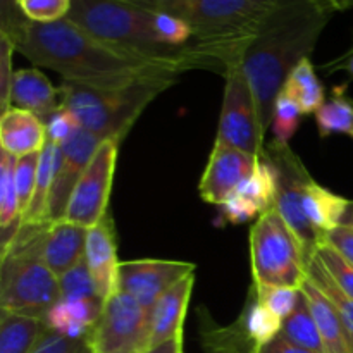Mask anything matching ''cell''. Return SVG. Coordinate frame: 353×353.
I'll use <instances>...</instances> for the list:
<instances>
[{"mask_svg":"<svg viewBox=\"0 0 353 353\" xmlns=\"http://www.w3.org/2000/svg\"><path fill=\"white\" fill-rule=\"evenodd\" d=\"M154 314L117 290L103 302L102 314L88 336L92 353H143L150 348Z\"/></svg>","mask_w":353,"mask_h":353,"instance_id":"ba28073f","label":"cell"},{"mask_svg":"<svg viewBox=\"0 0 353 353\" xmlns=\"http://www.w3.org/2000/svg\"><path fill=\"white\" fill-rule=\"evenodd\" d=\"M43 123L47 128V138L57 145L65 143L79 128L76 117L62 105H59L54 112L48 114Z\"/></svg>","mask_w":353,"mask_h":353,"instance_id":"f35d334b","label":"cell"},{"mask_svg":"<svg viewBox=\"0 0 353 353\" xmlns=\"http://www.w3.org/2000/svg\"><path fill=\"white\" fill-rule=\"evenodd\" d=\"M343 69H345V71L350 72V74L353 76V55H350V57L347 59V62L343 64Z\"/></svg>","mask_w":353,"mask_h":353,"instance_id":"681fc988","label":"cell"},{"mask_svg":"<svg viewBox=\"0 0 353 353\" xmlns=\"http://www.w3.org/2000/svg\"><path fill=\"white\" fill-rule=\"evenodd\" d=\"M223 72L226 85L216 141L262 157L265 137L261 130L254 93L241 69L240 57L228 62Z\"/></svg>","mask_w":353,"mask_h":353,"instance_id":"9c48e42d","label":"cell"},{"mask_svg":"<svg viewBox=\"0 0 353 353\" xmlns=\"http://www.w3.org/2000/svg\"><path fill=\"white\" fill-rule=\"evenodd\" d=\"M28 21L14 0H0V33L12 40Z\"/></svg>","mask_w":353,"mask_h":353,"instance_id":"7bdbcfd3","label":"cell"},{"mask_svg":"<svg viewBox=\"0 0 353 353\" xmlns=\"http://www.w3.org/2000/svg\"><path fill=\"white\" fill-rule=\"evenodd\" d=\"M103 309V300H59L48 310L45 323L48 330L72 338H88Z\"/></svg>","mask_w":353,"mask_h":353,"instance_id":"d6986e66","label":"cell"},{"mask_svg":"<svg viewBox=\"0 0 353 353\" xmlns=\"http://www.w3.org/2000/svg\"><path fill=\"white\" fill-rule=\"evenodd\" d=\"M283 95L288 97L290 100L299 105L300 112L303 116L307 114H316L321 109L324 102H326V92L317 78L314 64L310 59H303L286 78L285 85H283L281 92Z\"/></svg>","mask_w":353,"mask_h":353,"instance_id":"d4e9b609","label":"cell"},{"mask_svg":"<svg viewBox=\"0 0 353 353\" xmlns=\"http://www.w3.org/2000/svg\"><path fill=\"white\" fill-rule=\"evenodd\" d=\"M264 157L271 162L276 172L274 209L296 234L307 257L312 259L317 247L323 243V236L309 223L302 203L303 186L312 176L290 145L269 143L264 150Z\"/></svg>","mask_w":353,"mask_h":353,"instance_id":"30bf717a","label":"cell"},{"mask_svg":"<svg viewBox=\"0 0 353 353\" xmlns=\"http://www.w3.org/2000/svg\"><path fill=\"white\" fill-rule=\"evenodd\" d=\"M102 141L103 140H100L90 131L78 128L76 133L65 143L61 145L54 185H52L50 203H48L50 223L64 219L72 192Z\"/></svg>","mask_w":353,"mask_h":353,"instance_id":"5bb4252c","label":"cell"},{"mask_svg":"<svg viewBox=\"0 0 353 353\" xmlns=\"http://www.w3.org/2000/svg\"><path fill=\"white\" fill-rule=\"evenodd\" d=\"M88 228L68 219L50 224L43 245V261L57 278L85 261Z\"/></svg>","mask_w":353,"mask_h":353,"instance_id":"e0dca14e","label":"cell"},{"mask_svg":"<svg viewBox=\"0 0 353 353\" xmlns=\"http://www.w3.org/2000/svg\"><path fill=\"white\" fill-rule=\"evenodd\" d=\"M255 353H312V352L303 350V348L296 347V345L290 343L288 340H285L281 334H278L274 340L265 343L264 347L257 348V352Z\"/></svg>","mask_w":353,"mask_h":353,"instance_id":"f6af8a7d","label":"cell"},{"mask_svg":"<svg viewBox=\"0 0 353 353\" xmlns=\"http://www.w3.org/2000/svg\"><path fill=\"white\" fill-rule=\"evenodd\" d=\"M85 262L95 283L97 293L105 302L119 288L121 265L117 259L116 228L110 214H107L99 224L88 228Z\"/></svg>","mask_w":353,"mask_h":353,"instance_id":"9a60e30c","label":"cell"},{"mask_svg":"<svg viewBox=\"0 0 353 353\" xmlns=\"http://www.w3.org/2000/svg\"><path fill=\"white\" fill-rule=\"evenodd\" d=\"M65 19L72 21L105 43L150 55V57H179L200 55L210 61L195 45L188 48H171L159 37L155 19L157 10L140 6L133 0H72Z\"/></svg>","mask_w":353,"mask_h":353,"instance_id":"8992f818","label":"cell"},{"mask_svg":"<svg viewBox=\"0 0 353 353\" xmlns=\"http://www.w3.org/2000/svg\"><path fill=\"white\" fill-rule=\"evenodd\" d=\"M333 12L336 10L327 0H290L272 14L241 54V69L254 93L264 137L286 78L303 59H309Z\"/></svg>","mask_w":353,"mask_h":353,"instance_id":"7a4b0ae2","label":"cell"},{"mask_svg":"<svg viewBox=\"0 0 353 353\" xmlns=\"http://www.w3.org/2000/svg\"><path fill=\"white\" fill-rule=\"evenodd\" d=\"M202 340L205 353H255L257 347L248 340L240 323L228 327L207 323L202 327Z\"/></svg>","mask_w":353,"mask_h":353,"instance_id":"1f68e13d","label":"cell"},{"mask_svg":"<svg viewBox=\"0 0 353 353\" xmlns=\"http://www.w3.org/2000/svg\"><path fill=\"white\" fill-rule=\"evenodd\" d=\"M24 2H26V0H14V3H16L17 7H21V6H23ZM21 12H23V10H21Z\"/></svg>","mask_w":353,"mask_h":353,"instance_id":"f907efd6","label":"cell"},{"mask_svg":"<svg viewBox=\"0 0 353 353\" xmlns=\"http://www.w3.org/2000/svg\"><path fill=\"white\" fill-rule=\"evenodd\" d=\"M300 116H303V114L300 112L299 105L286 95L279 93L274 102L271 126H269V130L272 131L271 143L290 145V140L295 137L300 126Z\"/></svg>","mask_w":353,"mask_h":353,"instance_id":"d6a6232c","label":"cell"},{"mask_svg":"<svg viewBox=\"0 0 353 353\" xmlns=\"http://www.w3.org/2000/svg\"><path fill=\"white\" fill-rule=\"evenodd\" d=\"M352 138H353V137H352Z\"/></svg>","mask_w":353,"mask_h":353,"instance_id":"816d5d0a","label":"cell"},{"mask_svg":"<svg viewBox=\"0 0 353 353\" xmlns=\"http://www.w3.org/2000/svg\"><path fill=\"white\" fill-rule=\"evenodd\" d=\"M259 157L247 154L240 148L216 141L210 152L199 192L203 202L210 205H223L247 178L255 171Z\"/></svg>","mask_w":353,"mask_h":353,"instance_id":"4fadbf2b","label":"cell"},{"mask_svg":"<svg viewBox=\"0 0 353 353\" xmlns=\"http://www.w3.org/2000/svg\"><path fill=\"white\" fill-rule=\"evenodd\" d=\"M47 331L45 319L0 310V353H31Z\"/></svg>","mask_w":353,"mask_h":353,"instance_id":"603a6c76","label":"cell"},{"mask_svg":"<svg viewBox=\"0 0 353 353\" xmlns=\"http://www.w3.org/2000/svg\"><path fill=\"white\" fill-rule=\"evenodd\" d=\"M302 203L309 223L324 238V234L343 223L350 200L331 192L330 188L310 178L303 186Z\"/></svg>","mask_w":353,"mask_h":353,"instance_id":"7402d4cb","label":"cell"},{"mask_svg":"<svg viewBox=\"0 0 353 353\" xmlns=\"http://www.w3.org/2000/svg\"><path fill=\"white\" fill-rule=\"evenodd\" d=\"M327 2L334 10L353 9V0H327Z\"/></svg>","mask_w":353,"mask_h":353,"instance_id":"7dc6e473","label":"cell"},{"mask_svg":"<svg viewBox=\"0 0 353 353\" xmlns=\"http://www.w3.org/2000/svg\"><path fill=\"white\" fill-rule=\"evenodd\" d=\"M317 259L323 262V265L326 268V271L333 276L334 281L338 283L341 290L353 299V265L347 259L341 257L333 247H330L327 243H321L316 250Z\"/></svg>","mask_w":353,"mask_h":353,"instance_id":"d590c367","label":"cell"},{"mask_svg":"<svg viewBox=\"0 0 353 353\" xmlns=\"http://www.w3.org/2000/svg\"><path fill=\"white\" fill-rule=\"evenodd\" d=\"M176 79L161 76L121 88H93L62 81L61 105L76 117L79 128L100 140L123 141L148 103L174 85Z\"/></svg>","mask_w":353,"mask_h":353,"instance_id":"5b68a950","label":"cell"},{"mask_svg":"<svg viewBox=\"0 0 353 353\" xmlns=\"http://www.w3.org/2000/svg\"><path fill=\"white\" fill-rule=\"evenodd\" d=\"M248 303L245 307L243 314L238 319L241 330L248 336V340L255 345L257 348L264 347L265 343L274 340L279 333H281L283 321L279 319L276 314H272L268 307L262 305L255 296L254 288L250 290V296H248Z\"/></svg>","mask_w":353,"mask_h":353,"instance_id":"83f0119b","label":"cell"},{"mask_svg":"<svg viewBox=\"0 0 353 353\" xmlns=\"http://www.w3.org/2000/svg\"><path fill=\"white\" fill-rule=\"evenodd\" d=\"M316 123L323 138L333 133L353 137V102L343 93H334L316 112Z\"/></svg>","mask_w":353,"mask_h":353,"instance_id":"4dcf8cb0","label":"cell"},{"mask_svg":"<svg viewBox=\"0 0 353 353\" xmlns=\"http://www.w3.org/2000/svg\"><path fill=\"white\" fill-rule=\"evenodd\" d=\"M50 224H21L2 248L0 310L45 319L61 300L59 278L43 261V245Z\"/></svg>","mask_w":353,"mask_h":353,"instance_id":"277c9868","label":"cell"},{"mask_svg":"<svg viewBox=\"0 0 353 353\" xmlns=\"http://www.w3.org/2000/svg\"><path fill=\"white\" fill-rule=\"evenodd\" d=\"M279 334L285 340H288L290 343L296 345V347L303 348V350L312 353H324L323 338H321L316 319H314L312 312H310V305L307 302V296L303 295V292L300 293L299 305L293 310L292 316H288L283 321V327Z\"/></svg>","mask_w":353,"mask_h":353,"instance_id":"4316f807","label":"cell"},{"mask_svg":"<svg viewBox=\"0 0 353 353\" xmlns=\"http://www.w3.org/2000/svg\"><path fill=\"white\" fill-rule=\"evenodd\" d=\"M259 302L268 307L272 314L285 321L286 317L292 316L293 310L296 309L300 300V290L286 288V286H252Z\"/></svg>","mask_w":353,"mask_h":353,"instance_id":"e575fe53","label":"cell"},{"mask_svg":"<svg viewBox=\"0 0 353 353\" xmlns=\"http://www.w3.org/2000/svg\"><path fill=\"white\" fill-rule=\"evenodd\" d=\"M323 241L330 245V247H333L341 257L347 259V261L353 265V230L352 228L345 226V224H340V226H336L334 230H331L330 233L324 234Z\"/></svg>","mask_w":353,"mask_h":353,"instance_id":"ee69618b","label":"cell"},{"mask_svg":"<svg viewBox=\"0 0 353 353\" xmlns=\"http://www.w3.org/2000/svg\"><path fill=\"white\" fill-rule=\"evenodd\" d=\"M143 353H185L183 352V333L164 341V343L154 345V347H150Z\"/></svg>","mask_w":353,"mask_h":353,"instance_id":"bcb514c9","label":"cell"},{"mask_svg":"<svg viewBox=\"0 0 353 353\" xmlns=\"http://www.w3.org/2000/svg\"><path fill=\"white\" fill-rule=\"evenodd\" d=\"M59 285H61V300H102L97 293L95 283L85 261L62 274L59 278Z\"/></svg>","mask_w":353,"mask_h":353,"instance_id":"836d02e7","label":"cell"},{"mask_svg":"<svg viewBox=\"0 0 353 353\" xmlns=\"http://www.w3.org/2000/svg\"><path fill=\"white\" fill-rule=\"evenodd\" d=\"M16 52L12 40L0 33V100H2V112L10 107L9 93L12 83V54Z\"/></svg>","mask_w":353,"mask_h":353,"instance_id":"60d3db41","label":"cell"},{"mask_svg":"<svg viewBox=\"0 0 353 353\" xmlns=\"http://www.w3.org/2000/svg\"><path fill=\"white\" fill-rule=\"evenodd\" d=\"M341 224H345V226L352 228V230H353V202H352V200H350V205H348L347 212H345L343 223H341Z\"/></svg>","mask_w":353,"mask_h":353,"instance_id":"c3c4849f","label":"cell"},{"mask_svg":"<svg viewBox=\"0 0 353 353\" xmlns=\"http://www.w3.org/2000/svg\"><path fill=\"white\" fill-rule=\"evenodd\" d=\"M31 353H92L88 347V338L72 340L48 330L40 343Z\"/></svg>","mask_w":353,"mask_h":353,"instance_id":"ab89813d","label":"cell"},{"mask_svg":"<svg viewBox=\"0 0 353 353\" xmlns=\"http://www.w3.org/2000/svg\"><path fill=\"white\" fill-rule=\"evenodd\" d=\"M14 48L34 65L54 69L62 81L93 88H121L148 78H178L188 69L212 65L200 55L150 57L99 40L69 19L28 21L12 38Z\"/></svg>","mask_w":353,"mask_h":353,"instance_id":"6da1fadb","label":"cell"},{"mask_svg":"<svg viewBox=\"0 0 353 353\" xmlns=\"http://www.w3.org/2000/svg\"><path fill=\"white\" fill-rule=\"evenodd\" d=\"M219 210L221 216L231 224L247 223V221L255 219V217L261 216V210L257 209V205L236 192H234L223 205H219Z\"/></svg>","mask_w":353,"mask_h":353,"instance_id":"b9f144b4","label":"cell"},{"mask_svg":"<svg viewBox=\"0 0 353 353\" xmlns=\"http://www.w3.org/2000/svg\"><path fill=\"white\" fill-rule=\"evenodd\" d=\"M119 140H103L79 178L64 219L92 228L109 214V199L116 172Z\"/></svg>","mask_w":353,"mask_h":353,"instance_id":"8fae6325","label":"cell"},{"mask_svg":"<svg viewBox=\"0 0 353 353\" xmlns=\"http://www.w3.org/2000/svg\"><path fill=\"white\" fill-rule=\"evenodd\" d=\"M307 276L316 283L317 288L326 295V299L330 300V302L333 303L334 309H336L338 316H340L341 323H343L345 326V331H347L348 341H350V347L353 352V299L338 286V283L334 281L333 276L326 271L323 262H321L316 255L310 259Z\"/></svg>","mask_w":353,"mask_h":353,"instance_id":"f1b7e54d","label":"cell"},{"mask_svg":"<svg viewBox=\"0 0 353 353\" xmlns=\"http://www.w3.org/2000/svg\"><path fill=\"white\" fill-rule=\"evenodd\" d=\"M17 157L2 150L0 157V226H2V248L9 243L21 228V207L16 188Z\"/></svg>","mask_w":353,"mask_h":353,"instance_id":"484cf974","label":"cell"},{"mask_svg":"<svg viewBox=\"0 0 353 353\" xmlns=\"http://www.w3.org/2000/svg\"><path fill=\"white\" fill-rule=\"evenodd\" d=\"M37 169H38V154L24 155L17 159L16 164V188L17 199H19L21 216L30 207L31 199H33L34 183H37Z\"/></svg>","mask_w":353,"mask_h":353,"instance_id":"74e56055","label":"cell"},{"mask_svg":"<svg viewBox=\"0 0 353 353\" xmlns=\"http://www.w3.org/2000/svg\"><path fill=\"white\" fill-rule=\"evenodd\" d=\"M148 9L174 14L193 28V45L224 65L241 57L272 14L290 0H133Z\"/></svg>","mask_w":353,"mask_h":353,"instance_id":"3957f363","label":"cell"},{"mask_svg":"<svg viewBox=\"0 0 353 353\" xmlns=\"http://www.w3.org/2000/svg\"><path fill=\"white\" fill-rule=\"evenodd\" d=\"M300 290L307 296L310 312L316 319L317 330H319L321 338H323L324 353H353L347 331H345V326L341 323L340 316H338L336 309L326 299V295L317 288L316 283L307 276Z\"/></svg>","mask_w":353,"mask_h":353,"instance_id":"44dd1931","label":"cell"},{"mask_svg":"<svg viewBox=\"0 0 353 353\" xmlns=\"http://www.w3.org/2000/svg\"><path fill=\"white\" fill-rule=\"evenodd\" d=\"M190 274H195V264L192 262L162 259L124 261L119 265L117 290L131 295L143 309L154 314L155 305L164 293Z\"/></svg>","mask_w":353,"mask_h":353,"instance_id":"7c38bea8","label":"cell"},{"mask_svg":"<svg viewBox=\"0 0 353 353\" xmlns=\"http://www.w3.org/2000/svg\"><path fill=\"white\" fill-rule=\"evenodd\" d=\"M9 103L10 107L37 114L43 121L61 105V92L38 69H19L14 71Z\"/></svg>","mask_w":353,"mask_h":353,"instance_id":"ac0fdd59","label":"cell"},{"mask_svg":"<svg viewBox=\"0 0 353 353\" xmlns=\"http://www.w3.org/2000/svg\"><path fill=\"white\" fill-rule=\"evenodd\" d=\"M59 152L61 145L48 140L45 143L43 150L38 154V169H37V183H34L33 199L30 207L23 214V224H47L48 219V203H50L52 185L55 178V168H57Z\"/></svg>","mask_w":353,"mask_h":353,"instance_id":"cb8c5ba5","label":"cell"},{"mask_svg":"<svg viewBox=\"0 0 353 353\" xmlns=\"http://www.w3.org/2000/svg\"><path fill=\"white\" fill-rule=\"evenodd\" d=\"M48 141L45 123L33 112L9 107L0 117V145L14 157L40 154Z\"/></svg>","mask_w":353,"mask_h":353,"instance_id":"2e32d148","label":"cell"},{"mask_svg":"<svg viewBox=\"0 0 353 353\" xmlns=\"http://www.w3.org/2000/svg\"><path fill=\"white\" fill-rule=\"evenodd\" d=\"M72 0H26L19 7L26 19L33 23H55L65 19L71 10Z\"/></svg>","mask_w":353,"mask_h":353,"instance_id":"8d00e7d4","label":"cell"},{"mask_svg":"<svg viewBox=\"0 0 353 353\" xmlns=\"http://www.w3.org/2000/svg\"><path fill=\"white\" fill-rule=\"evenodd\" d=\"M193 285H195V274L176 283L168 293H164L154 309V330H152L150 347L183 333V323H185L186 310H188L190 296H192Z\"/></svg>","mask_w":353,"mask_h":353,"instance_id":"ffe728a7","label":"cell"},{"mask_svg":"<svg viewBox=\"0 0 353 353\" xmlns=\"http://www.w3.org/2000/svg\"><path fill=\"white\" fill-rule=\"evenodd\" d=\"M250 262L255 286L302 288L310 259L278 210L261 214L250 230Z\"/></svg>","mask_w":353,"mask_h":353,"instance_id":"52a82bcc","label":"cell"},{"mask_svg":"<svg viewBox=\"0 0 353 353\" xmlns=\"http://www.w3.org/2000/svg\"><path fill=\"white\" fill-rule=\"evenodd\" d=\"M236 193L243 195L250 202L257 205L261 214L274 209L276 202V172L271 162L262 155L259 157L255 171L252 172L250 178L245 179L236 190Z\"/></svg>","mask_w":353,"mask_h":353,"instance_id":"f546056e","label":"cell"}]
</instances>
